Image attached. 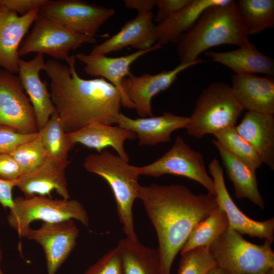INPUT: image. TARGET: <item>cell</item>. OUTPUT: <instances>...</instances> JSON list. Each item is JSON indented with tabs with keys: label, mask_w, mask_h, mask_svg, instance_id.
Returning <instances> with one entry per match:
<instances>
[{
	"label": "cell",
	"mask_w": 274,
	"mask_h": 274,
	"mask_svg": "<svg viewBox=\"0 0 274 274\" xmlns=\"http://www.w3.org/2000/svg\"><path fill=\"white\" fill-rule=\"evenodd\" d=\"M76 56L64 64L55 59L46 62L44 71L50 80L51 99L67 133L99 122L116 124L121 113L120 91L102 78L85 79L76 69Z\"/></svg>",
	"instance_id": "obj_1"
},
{
	"label": "cell",
	"mask_w": 274,
	"mask_h": 274,
	"mask_svg": "<svg viewBox=\"0 0 274 274\" xmlns=\"http://www.w3.org/2000/svg\"><path fill=\"white\" fill-rule=\"evenodd\" d=\"M140 199L155 229L161 274H170L174 261L194 226L218 206L208 192L195 194L180 184L140 185Z\"/></svg>",
	"instance_id": "obj_2"
},
{
	"label": "cell",
	"mask_w": 274,
	"mask_h": 274,
	"mask_svg": "<svg viewBox=\"0 0 274 274\" xmlns=\"http://www.w3.org/2000/svg\"><path fill=\"white\" fill-rule=\"evenodd\" d=\"M249 34L236 1L227 0L206 9L193 26L176 43L180 63L198 59L203 52L221 45L241 47L248 43Z\"/></svg>",
	"instance_id": "obj_3"
},
{
	"label": "cell",
	"mask_w": 274,
	"mask_h": 274,
	"mask_svg": "<svg viewBox=\"0 0 274 274\" xmlns=\"http://www.w3.org/2000/svg\"><path fill=\"white\" fill-rule=\"evenodd\" d=\"M83 166L87 172L100 176L109 184L114 196L117 215L126 237L138 241L133 207L135 200L138 198L140 186L138 166L129 164L119 155L106 150L87 156Z\"/></svg>",
	"instance_id": "obj_4"
},
{
	"label": "cell",
	"mask_w": 274,
	"mask_h": 274,
	"mask_svg": "<svg viewBox=\"0 0 274 274\" xmlns=\"http://www.w3.org/2000/svg\"><path fill=\"white\" fill-rule=\"evenodd\" d=\"M244 109L231 87L223 82L210 83L197 99L186 127L187 134L196 139L235 126Z\"/></svg>",
	"instance_id": "obj_5"
},
{
	"label": "cell",
	"mask_w": 274,
	"mask_h": 274,
	"mask_svg": "<svg viewBox=\"0 0 274 274\" xmlns=\"http://www.w3.org/2000/svg\"><path fill=\"white\" fill-rule=\"evenodd\" d=\"M271 245L249 242L229 226L209 248L217 266L228 274H266L274 268Z\"/></svg>",
	"instance_id": "obj_6"
},
{
	"label": "cell",
	"mask_w": 274,
	"mask_h": 274,
	"mask_svg": "<svg viewBox=\"0 0 274 274\" xmlns=\"http://www.w3.org/2000/svg\"><path fill=\"white\" fill-rule=\"evenodd\" d=\"M70 219L78 220L86 228L89 226L87 212L78 200L40 195L14 198L13 208L7 217L9 226L22 237L33 221L56 222Z\"/></svg>",
	"instance_id": "obj_7"
},
{
	"label": "cell",
	"mask_w": 274,
	"mask_h": 274,
	"mask_svg": "<svg viewBox=\"0 0 274 274\" xmlns=\"http://www.w3.org/2000/svg\"><path fill=\"white\" fill-rule=\"evenodd\" d=\"M19 50V57L31 53L46 54L56 60H65L70 52L84 44L96 42L95 37L75 32L40 14L36 19Z\"/></svg>",
	"instance_id": "obj_8"
},
{
	"label": "cell",
	"mask_w": 274,
	"mask_h": 274,
	"mask_svg": "<svg viewBox=\"0 0 274 274\" xmlns=\"http://www.w3.org/2000/svg\"><path fill=\"white\" fill-rule=\"evenodd\" d=\"M138 172L140 175L154 177L173 175L189 178L215 195L214 183L207 171L203 155L192 149L180 135L166 152L151 163L138 166Z\"/></svg>",
	"instance_id": "obj_9"
},
{
	"label": "cell",
	"mask_w": 274,
	"mask_h": 274,
	"mask_svg": "<svg viewBox=\"0 0 274 274\" xmlns=\"http://www.w3.org/2000/svg\"><path fill=\"white\" fill-rule=\"evenodd\" d=\"M115 10L80 0H48L39 14L75 32L95 37Z\"/></svg>",
	"instance_id": "obj_10"
},
{
	"label": "cell",
	"mask_w": 274,
	"mask_h": 274,
	"mask_svg": "<svg viewBox=\"0 0 274 274\" xmlns=\"http://www.w3.org/2000/svg\"><path fill=\"white\" fill-rule=\"evenodd\" d=\"M0 126L25 134L39 131L32 106L18 76L1 68Z\"/></svg>",
	"instance_id": "obj_11"
},
{
	"label": "cell",
	"mask_w": 274,
	"mask_h": 274,
	"mask_svg": "<svg viewBox=\"0 0 274 274\" xmlns=\"http://www.w3.org/2000/svg\"><path fill=\"white\" fill-rule=\"evenodd\" d=\"M80 231L72 219L43 222L38 228H29L25 237L43 248L47 274H56L77 245Z\"/></svg>",
	"instance_id": "obj_12"
},
{
	"label": "cell",
	"mask_w": 274,
	"mask_h": 274,
	"mask_svg": "<svg viewBox=\"0 0 274 274\" xmlns=\"http://www.w3.org/2000/svg\"><path fill=\"white\" fill-rule=\"evenodd\" d=\"M203 62L197 59L191 62L180 63L173 70L156 74H144L136 76L131 73L123 81V92L133 104L139 116H152L151 100L153 97L169 88L180 73Z\"/></svg>",
	"instance_id": "obj_13"
},
{
	"label": "cell",
	"mask_w": 274,
	"mask_h": 274,
	"mask_svg": "<svg viewBox=\"0 0 274 274\" xmlns=\"http://www.w3.org/2000/svg\"><path fill=\"white\" fill-rule=\"evenodd\" d=\"M209 169L214 183L218 204L226 213L229 226L242 235L256 237L272 244L274 240L273 218L263 221L249 218L239 210L231 197L225 185L223 168L217 159L211 160Z\"/></svg>",
	"instance_id": "obj_14"
},
{
	"label": "cell",
	"mask_w": 274,
	"mask_h": 274,
	"mask_svg": "<svg viewBox=\"0 0 274 274\" xmlns=\"http://www.w3.org/2000/svg\"><path fill=\"white\" fill-rule=\"evenodd\" d=\"M161 47L156 43L149 49L138 50L120 57H110L106 55L80 53L76 55V58L84 64L85 73L93 77L102 78L118 89L121 93L123 106L128 109H134L133 104L123 92V81L131 73L130 65L133 62L146 53Z\"/></svg>",
	"instance_id": "obj_15"
},
{
	"label": "cell",
	"mask_w": 274,
	"mask_h": 274,
	"mask_svg": "<svg viewBox=\"0 0 274 274\" xmlns=\"http://www.w3.org/2000/svg\"><path fill=\"white\" fill-rule=\"evenodd\" d=\"M39 11L19 15L0 4V68L18 73L20 46Z\"/></svg>",
	"instance_id": "obj_16"
},
{
	"label": "cell",
	"mask_w": 274,
	"mask_h": 274,
	"mask_svg": "<svg viewBox=\"0 0 274 274\" xmlns=\"http://www.w3.org/2000/svg\"><path fill=\"white\" fill-rule=\"evenodd\" d=\"M190 122L189 117L168 112H164L160 116L135 119L120 113L116 124L135 133L140 146H154L170 142L173 132L178 129H186Z\"/></svg>",
	"instance_id": "obj_17"
},
{
	"label": "cell",
	"mask_w": 274,
	"mask_h": 274,
	"mask_svg": "<svg viewBox=\"0 0 274 274\" xmlns=\"http://www.w3.org/2000/svg\"><path fill=\"white\" fill-rule=\"evenodd\" d=\"M44 55L37 54L30 60L19 59L18 77L32 106L38 131L55 111L46 83L42 81L40 73L45 68Z\"/></svg>",
	"instance_id": "obj_18"
},
{
	"label": "cell",
	"mask_w": 274,
	"mask_h": 274,
	"mask_svg": "<svg viewBox=\"0 0 274 274\" xmlns=\"http://www.w3.org/2000/svg\"><path fill=\"white\" fill-rule=\"evenodd\" d=\"M67 165L47 156L39 166L24 173L16 182V187L23 193L24 196L40 195L52 197V192L55 191L62 198L69 199L65 174Z\"/></svg>",
	"instance_id": "obj_19"
},
{
	"label": "cell",
	"mask_w": 274,
	"mask_h": 274,
	"mask_svg": "<svg viewBox=\"0 0 274 274\" xmlns=\"http://www.w3.org/2000/svg\"><path fill=\"white\" fill-rule=\"evenodd\" d=\"M231 86L244 110L274 115V78L256 74H234Z\"/></svg>",
	"instance_id": "obj_20"
},
{
	"label": "cell",
	"mask_w": 274,
	"mask_h": 274,
	"mask_svg": "<svg viewBox=\"0 0 274 274\" xmlns=\"http://www.w3.org/2000/svg\"><path fill=\"white\" fill-rule=\"evenodd\" d=\"M153 20L152 12L138 14L125 23L117 33L95 46L90 54L106 55L129 46L138 50L151 48L156 43L154 33L155 25Z\"/></svg>",
	"instance_id": "obj_21"
},
{
	"label": "cell",
	"mask_w": 274,
	"mask_h": 274,
	"mask_svg": "<svg viewBox=\"0 0 274 274\" xmlns=\"http://www.w3.org/2000/svg\"><path fill=\"white\" fill-rule=\"evenodd\" d=\"M235 128L263 163L274 169V115L247 111Z\"/></svg>",
	"instance_id": "obj_22"
},
{
	"label": "cell",
	"mask_w": 274,
	"mask_h": 274,
	"mask_svg": "<svg viewBox=\"0 0 274 274\" xmlns=\"http://www.w3.org/2000/svg\"><path fill=\"white\" fill-rule=\"evenodd\" d=\"M67 134L75 145L80 144L98 153L110 147L118 155L128 162L129 157L125 150L124 143L127 140L136 138L135 133L130 130L118 125L99 122L91 123L77 131Z\"/></svg>",
	"instance_id": "obj_23"
},
{
	"label": "cell",
	"mask_w": 274,
	"mask_h": 274,
	"mask_svg": "<svg viewBox=\"0 0 274 274\" xmlns=\"http://www.w3.org/2000/svg\"><path fill=\"white\" fill-rule=\"evenodd\" d=\"M205 55L229 68L234 74L274 75L273 59L261 53L250 42L235 50L222 52L206 51Z\"/></svg>",
	"instance_id": "obj_24"
},
{
	"label": "cell",
	"mask_w": 274,
	"mask_h": 274,
	"mask_svg": "<svg viewBox=\"0 0 274 274\" xmlns=\"http://www.w3.org/2000/svg\"><path fill=\"white\" fill-rule=\"evenodd\" d=\"M228 178L232 183L237 199L247 198L263 209L264 201L259 189L256 171L228 152L218 141L212 139Z\"/></svg>",
	"instance_id": "obj_25"
},
{
	"label": "cell",
	"mask_w": 274,
	"mask_h": 274,
	"mask_svg": "<svg viewBox=\"0 0 274 274\" xmlns=\"http://www.w3.org/2000/svg\"><path fill=\"white\" fill-rule=\"evenodd\" d=\"M227 0H191L187 6L155 25L156 43L161 46L176 44L180 37L195 24L204 11L212 6L222 4Z\"/></svg>",
	"instance_id": "obj_26"
},
{
	"label": "cell",
	"mask_w": 274,
	"mask_h": 274,
	"mask_svg": "<svg viewBox=\"0 0 274 274\" xmlns=\"http://www.w3.org/2000/svg\"><path fill=\"white\" fill-rule=\"evenodd\" d=\"M117 247L121 258L123 274H161L157 249L126 237L120 239Z\"/></svg>",
	"instance_id": "obj_27"
},
{
	"label": "cell",
	"mask_w": 274,
	"mask_h": 274,
	"mask_svg": "<svg viewBox=\"0 0 274 274\" xmlns=\"http://www.w3.org/2000/svg\"><path fill=\"white\" fill-rule=\"evenodd\" d=\"M229 226L226 213L218 206L207 217L194 226L182 247L180 254L199 247H209Z\"/></svg>",
	"instance_id": "obj_28"
},
{
	"label": "cell",
	"mask_w": 274,
	"mask_h": 274,
	"mask_svg": "<svg viewBox=\"0 0 274 274\" xmlns=\"http://www.w3.org/2000/svg\"><path fill=\"white\" fill-rule=\"evenodd\" d=\"M38 135L48 156L68 165V153L75 144L65 132L56 110Z\"/></svg>",
	"instance_id": "obj_29"
},
{
	"label": "cell",
	"mask_w": 274,
	"mask_h": 274,
	"mask_svg": "<svg viewBox=\"0 0 274 274\" xmlns=\"http://www.w3.org/2000/svg\"><path fill=\"white\" fill-rule=\"evenodd\" d=\"M236 3L249 36L274 27L273 0H238Z\"/></svg>",
	"instance_id": "obj_30"
},
{
	"label": "cell",
	"mask_w": 274,
	"mask_h": 274,
	"mask_svg": "<svg viewBox=\"0 0 274 274\" xmlns=\"http://www.w3.org/2000/svg\"><path fill=\"white\" fill-rule=\"evenodd\" d=\"M213 135L232 155L254 170L262 166L263 163L259 156L251 145L238 134L235 126L221 130Z\"/></svg>",
	"instance_id": "obj_31"
},
{
	"label": "cell",
	"mask_w": 274,
	"mask_h": 274,
	"mask_svg": "<svg viewBox=\"0 0 274 274\" xmlns=\"http://www.w3.org/2000/svg\"><path fill=\"white\" fill-rule=\"evenodd\" d=\"M178 274H208L217 266L209 247H199L181 254Z\"/></svg>",
	"instance_id": "obj_32"
},
{
	"label": "cell",
	"mask_w": 274,
	"mask_h": 274,
	"mask_svg": "<svg viewBox=\"0 0 274 274\" xmlns=\"http://www.w3.org/2000/svg\"><path fill=\"white\" fill-rule=\"evenodd\" d=\"M9 154L24 174L39 166L48 156L39 135L36 139L19 145Z\"/></svg>",
	"instance_id": "obj_33"
},
{
	"label": "cell",
	"mask_w": 274,
	"mask_h": 274,
	"mask_svg": "<svg viewBox=\"0 0 274 274\" xmlns=\"http://www.w3.org/2000/svg\"><path fill=\"white\" fill-rule=\"evenodd\" d=\"M83 274H123L121 258L117 247L108 251Z\"/></svg>",
	"instance_id": "obj_34"
},
{
	"label": "cell",
	"mask_w": 274,
	"mask_h": 274,
	"mask_svg": "<svg viewBox=\"0 0 274 274\" xmlns=\"http://www.w3.org/2000/svg\"><path fill=\"white\" fill-rule=\"evenodd\" d=\"M38 136V132L25 134L9 127L0 126V153H10L19 145Z\"/></svg>",
	"instance_id": "obj_35"
},
{
	"label": "cell",
	"mask_w": 274,
	"mask_h": 274,
	"mask_svg": "<svg viewBox=\"0 0 274 274\" xmlns=\"http://www.w3.org/2000/svg\"><path fill=\"white\" fill-rule=\"evenodd\" d=\"M23 172L13 157L9 153H0V179L16 182Z\"/></svg>",
	"instance_id": "obj_36"
},
{
	"label": "cell",
	"mask_w": 274,
	"mask_h": 274,
	"mask_svg": "<svg viewBox=\"0 0 274 274\" xmlns=\"http://www.w3.org/2000/svg\"><path fill=\"white\" fill-rule=\"evenodd\" d=\"M191 0H156L158 10L154 18L155 21L160 23L175 13L184 8Z\"/></svg>",
	"instance_id": "obj_37"
},
{
	"label": "cell",
	"mask_w": 274,
	"mask_h": 274,
	"mask_svg": "<svg viewBox=\"0 0 274 274\" xmlns=\"http://www.w3.org/2000/svg\"><path fill=\"white\" fill-rule=\"evenodd\" d=\"M48 0H0V4L7 9L24 15L36 10H40Z\"/></svg>",
	"instance_id": "obj_38"
},
{
	"label": "cell",
	"mask_w": 274,
	"mask_h": 274,
	"mask_svg": "<svg viewBox=\"0 0 274 274\" xmlns=\"http://www.w3.org/2000/svg\"><path fill=\"white\" fill-rule=\"evenodd\" d=\"M16 182L0 179V203L5 209L9 208L11 210L13 208L14 198L12 191L16 187Z\"/></svg>",
	"instance_id": "obj_39"
},
{
	"label": "cell",
	"mask_w": 274,
	"mask_h": 274,
	"mask_svg": "<svg viewBox=\"0 0 274 274\" xmlns=\"http://www.w3.org/2000/svg\"><path fill=\"white\" fill-rule=\"evenodd\" d=\"M123 3L126 8L136 10L138 14L150 13L156 6V0H125Z\"/></svg>",
	"instance_id": "obj_40"
},
{
	"label": "cell",
	"mask_w": 274,
	"mask_h": 274,
	"mask_svg": "<svg viewBox=\"0 0 274 274\" xmlns=\"http://www.w3.org/2000/svg\"><path fill=\"white\" fill-rule=\"evenodd\" d=\"M208 274H228L226 271L218 266L211 269Z\"/></svg>",
	"instance_id": "obj_41"
},
{
	"label": "cell",
	"mask_w": 274,
	"mask_h": 274,
	"mask_svg": "<svg viewBox=\"0 0 274 274\" xmlns=\"http://www.w3.org/2000/svg\"><path fill=\"white\" fill-rule=\"evenodd\" d=\"M2 258H3V251L2 250L1 245L0 244V263L2 260ZM0 274H4V273L2 270L1 267H0Z\"/></svg>",
	"instance_id": "obj_42"
},
{
	"label": "cell",
	"mask_w": 274,
	"mask_h": 274,
	"mask_svg": "<svg viewBox=\"0 0 274 274\" xmlns=\"http://www.w3.org/2000/svg\"><path fill=\"white\" fill-rule=\"evenodd\" d=\"M266 274H274V268L270 269Z\"/></svg>",
	"instance_id": "obj_43"
}]
</instances>
